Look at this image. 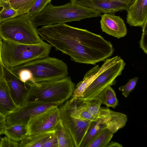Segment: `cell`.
<instances>
[{
    "label": "cell",
    "mask_w": 147,
    "mask_h": 147,
    "mask_svg": "<svg viewBox=\"0 0 147 147\" xmlns=\"http://www.w3.org/2000/svg\"><path fill=\"white\" fill-rule=\"evenodd\" d=\"M37 31L42 40L76 63L95 65L114 51L110 42L100 35L65 23L44 26Z\"/></svg>",
    "instance_id": "cell-1"
},
{
    "label": "cell",
    "mask_w": 147,
    "mask_h": 147,
    "mask_svg": "<svg viewBox=\"0 0 147 147\" xmlns=\"http://www.w3.org/2000/svg\"><path fill=\"white\" fill-rule=\"evenodd\" d=\"M77 0H71L65 4L54 6L50 2L39 12L31 17L37 27L55 24L64 23L101 16V13L94 9L82 6Z\"/></svg>",
    "instance_id": "cell-2"
},
{
    "label": "cell",
    "mask_w": 147,
    "mask_h": 147,
    "mask_svg": "<svg viewBox=\"0 0 147 147\" xmlns=\"http://www.w3.org/2000/svg\"><path fill=\"white\" fill-rule=\"evenodd\" d=\"M51 47L45 42L26 44L2 40L1 59L3 64L10 70L15 69L28 63L48 57Z\"/></svg>",
    "instance_id": "cell-3"
},
{
    "label": "cell",
    "mask_w": 147,
    "mask_h": 147,
    "mask_svg": "<svg viewBox=\"0 0 147 147\" xmlns=\"http://www.w3.org/2000/svg\"><path fill=\"white\" fill-rule=\"evenodd\" d=\"M30 84L28 102L53 103L59 106L72 96L75 88L74 83L68 76L57 80L30 83Z\"/></svg>",
    "instance_id": "cell-4"
},
{
    "label": "cell",
    "mask_w": 147,
    "mask_h": 147,
    "mask_svg": "<svg viewBox=\"0 0 147 147\" xmlns=\"http://www.w3.org/2000/svg\"><path fill=\"white\" fill-rule=\"evenodd\" d=\"M27 13L0 22V36L3 40L17 43L37 44L44 42Z\"/></svg>",
    "instance_id": "cell-5"
},
{
    "label": "cell",
    "mask_w": 147,
    "mask_h": 147,
    "mask_svg": "<svg viewBox=\"0 0 147 147\" xmlns=\"http://www.w3.org/2000/svg\"><path fill=\"white\" fill-rule=\"evenodd\" d=\"M21 69H26L31 72L34 83L61 80L68 74L66 64L53 57H48L36 60L10 70L13 71Z\"/></svg>",
    "instance_id": "cell-6"
},
{
    "label": "cell",
    "mask_w": 147,
    "mask_h": 147,
    "mask_svg": "<svg viewBox=\"0 0 147 147\" xmlns=\"http://www.w3.org/2000/svg\"><path fill=\"white\" fill-rule=\"evenodd\" d=\"M125 64L121 58L115 63L98 75L86 90L80 97H77L82 101L97 97L98 95L109 86L115 85L116 78L121 75Z\"/></svg>",
    "instance_id": "cell-7"
},
{
    "label": "cell",
    "mask_w": 147,
    "mask_h": 147,
    "mask_svg": "<svg viewBox=\"0 0 147 147\" xmlns=\"http://www.w3.org/2000/svg\"><path fill=\"white\" fill-rule=\"evenodd\" d=\"M60 105L59 109L61 121L71 137L75 147H80L92 121L74 117Z\"/></svg>",
    "instance_id": "cell-8"
},
{
    "label": "cell",
    "mask_w": 147,
    "mask_h": 147,
    "mask_svg": "<svg viewBox=\"0 0 147 147\" xmlns=\"http://www.w3.org/2000/svg\"><path fill=\"white\" fill-rule=\"evenodd\" d=\"M60 120L58 106L51 107L30 119L27 124L28 134L54 131Z\"/></svg>",
    "instance_id": "cell-9"
},
{
    "label": "cell",
    "mask_w": 147,
    "mask_h": 147,
    "mask_svg": "<svg viewBox=\"0 0 147 147\" xmlns=\"http://www.w3.org/2000/svg\"><path fill=\"white\" fill-rule=\"evenodd\" d=\"M54 106H59L55 104L28 102L6 117V126L16 124L27 125L31 118Z\"/></svg>",
    "instance_id": "cell-10"
},
{
    "label": "cell",
    "mask_w": 147,
    "mask_h": 147,
    "mask_svg": "<svg viewBox=\"0 0 147 147\" xmlns=\"http://www.w3.org/2000/svg\"><path fill=\"white\" fill-rule=\"evenodd\" d=\"M3 68L4 79L13 100L18 107L24 105L28 102L30 83L23 82L16 75L4 65Z\"/></svg>",
    "instance_id": "cell-11"
},
{
    "label": "cell",
    "mask_w": 147,
    "mask_h": 147,
    "mask_svg": "<svg viewBox=\"0 0 147 147\" xmlns=\"http://www.w3.org/2000/svg\"><path fill=\"white\" fill-rule=\"evenodd\" d=\"M134 0H77V3L104 14H114L126 10Z\"/></svg>",
    "instance_id": "cell-12"
},
{
    "label": "cell",
    "mask_w": 147,
    "mask_h": 147,
    "mask_svg": "<svg viewBox=\"0 0 147 147\" xmlns=\"http://www.w3.org/2000/svg\"><path fill=\"white\" fill-rule=\"evenodd\" d=\"M121 58L117 55L111 58L107 59L100 67L97 65L88 71L84 75L83 80L76 85L72 97H81L98 75L116 63Z\"/></svg>",
    "instance_id": "cell-13"
},
{
    "label": "cell",
    "mask_w": 147,
    "mask_h": 147,
    "mask_svg": "<svg viewBox=\"0 0 147 147\" xmlns=\"http://www.w3.org/2000/svg\"><path fill=\"white\" fill-rule=\"evenodd\" d=\"M101 28L102 31L118 38L125 36L127 29L124 20L114 14L105 13L101 16Z\"/></svg>",
    "instance_id": "cell-14"
},
{
    "label": "cell",
    "mask_w": 147,
    "mask_h": 147,
    "mask_svg": "<svg viewBox=\"0 0 147 147\" xmlns=\"http://www.w3.org/2000/svg\"><path fill=\"white\" fill-rule=\"evenodd\" d=\"M126 11V22L130 26L142 27L147 21V0H134Z\"/></svg>",
    "instance_id": "cell-15"
},
{
    "label": "cell",
    "mask_w": 147,
    "mask_h": 147,
    "mask_svg": "<svg viewBox=\"0 0 147 147\" xmlns=\"http://www.w3.org/2000/svg\"><path fill=\"white\" fill-rule=\"evenodd\" d=\"M97 118L113 134L124 127L127 121L125 115L106 108L100 107Z\"/></svg>",
    "instance_id": "cell-16"
},
{
    "label": "cell",
    "mask_w": 147,
    "mask_h": 147,
    "mask_svg": "<svg viewBox=\"0 0 147 147\" xmlns=\"http://www.w3.org/2000/svg\"><path fill=\"white\" fill-rule=\"evenodd\" d=\"M18 108L12 99L5 80L0 79V113L6 117Z\"/></svg>",
    "instance_id": "cell-17"
},
{
    "label": "cell",
    "mask_w": 147,
    "mask_h": 147,
    "mask_svg": "<svg viewBox=\"0 0 147 147\" xmlns=\"http://www.w3.org/2000/svg\"><path fill=\"white\" fill-rule=\"evenodd\" d=\"M54 132V130L28 134L23 140L18 142V147H42Z\"/></svg>",
    "instance_id": "cell-18"
},
{
    "label": "cell",
    "mask_w": 147,
    "mask_h": 147,
    "mask_svg": "<svg viewBox=\"0 0 147 147\" xmlns=\"http://www.w3.org/2000/svg\"><path fill=\"white\" fill-rule=\"evenodd\" d=\"M3 134L12 140L19 142L28 134L27 125L16 124L8 126H6Z\"/></svg>",
    "instance_id": "cell-19"
},
{
    "label": "cell",
    "mask_w": 147,
    "mask_h": 147,
    "mask_svg": "<svg viewBox=\"0 0 147 147\" xmlns=\"http://www.w3.org/2000/svg\"><path fill=\"white\" fill-rule=\"evenodd\" d=\"M105 128L106 126L102 123L101 119H98L97 121H92L82 141L80 147H88L99 133Z\"/></svg>",
    "instance_id": "cell-20"
},
{
    "label": "cell",
    "mask_w": 147,
    "mask_h": 147,
    "mask_svg": "<svg viewBox=\"0 0 147 147\" xmlns=\"http://www.w3.org/2000/svg\"><path fill=\"white\" fill-rule=\"evenodd\" d=\"M57 139L58 147H75L72 140L61 120L54 129Z\"/></svg>",
    "instance_id": "cell-21"
},
{
    "label": "cell",
    "mask_w": 147,
    "mask_h": 147,
    "mask_svg": "<svg viewBox=\"0 0 147 147\" xmlns=\"http://www.w3.org/2000/svg\"><path fill=\"white\" fill-rule=\"evenodd\" d=\"M102 104L107 107L115 109L118 105V101L114 90L111 86H109L103 90L97 96Z\"/></svg>",
    "instance_id": "cell-22"
},
{
    "label": "cell",
    "mask_w": 147,
    "mask_h": 147,
    "mask_svg": "<svg viewBox=\"0 0 147 147\" xmlns=\"http://www.w3.org/2000/svg\"><path fill=\"white\" fill-rule=\"evenodd\" d=\"M113 136L108 129H102L96 136L88 147H106Z\"/></svg>",
    "instance_id": "cell-23"
},
{
    "label": "cell",
    "mask_w": 147,
    "mask_h": 147,
    "mask_svg": "<svg viewBox=\"0 0 147 147\" xmlns=\"http://www.w3.org/2000/svg\"><path fill=\"white\" fill-rule=\"evenodd\" d=\"M77 100L89 113L98 117L102 104L99 98L96 97L82 101H79L77 99Z\"/></svg>",
    "instance_id": "cell-24"
},
{
    "label": "cell",
    "mask_w": 147,
    "mask_h": 147,
    "mask_svg": "<svg viewBox=\"0 0 147 147\" xmlns=\"http://www.w3.org/2000/svg\"><path fill=\"white\" fill-rule=\"evenodd\" d=\"M36 0H9L10 5L17 10L19 15L26 13Z\"/></svg>",
    "instance_id": "cell-25"
},
{
    "label": "cell",
    "mask_w": 147,
    "mask_h": 147,
    "mask_svg": "<svg viewBox=\"0 0 147 147\" xmlns=\"http://www.w3.org/2000/svg\"><path fill=\"white\" fill-rule=\"evenodd\" d=\"M19 15L17 10L12 7L9 2L0 3V22Z\"/></svg>",
    "instance_id": "cell-26"
},
{
    "label": "cell",
    "mask_w": 147,
    "mask_h": 147,
    "mask_svg": "<svg viewBox=\"0 0 147 147\" xmlns=\"http://www.w3.org/2000/svg\"><path fill=\"white\" fill-rule=\"evenodd\" d=\"M138 79V77H136L130 79L126 84L119 87V90L122 92V94L125 97L127 98L130 93L134 90L137 84Z\"/></svg>",
    "instance_id": "cell-27"
},
{
    "label": "cell",
    "mask_w": 147,
    "mask_h": 147,
    "mask_svg": "<svg viewBox=\"0 0 147 147\" xmlns=\"http://www.w3.org/2000/svg\"><path fill=\"white\" fill-rule=\"evenodd\" d=\"M11 71L16 75L20 79L24 82L34 83L31 72L27 69H21Z\"/></svg>",
    "instance_id": "cell-28"
},
{
    "label": "cell",
    "mask_w": 147,
    "mask_h": 147,
    "mask_svg": "<svg viewBox=\"0 0 147 147\" xmlns=\"http://www.w3.org/2000/svg\"><path fill=\"white\" fill-rule=\"evenodd\" d=\"M51 0H36L27 13L30 17L39 12Z\"/></svg>",
    "instance_id": "cell-29"
},
{
    "label": "cell",
    "mask_w": 147,
    "mask_h": 147,
    "mask_svg": "<svg viewBox=\"0 0 147 147\" xmlns=\"http://www.w3.org/2000/svg\"><path fill=\"white\" fill-rule=\"evenodd\" d=\"M147 21L146 22L142 27V34L141 38L139 42L140 48L143 50L146 54L147 53Z\"/></svg>",
    "instance_id": "cell-30"
},
{
    "label": "cell",
    "mask_w": 147,
    "mask_h": 147,
    "mask_svg": "<svg viewBox=\"0 0 147 147\" xmlns=\"http://www.w3.org/2000/svg\"><path fill=\"white\" fill-rule=\"evenodd\" d=\"M18 143L5 136L0 138V147H18Z\"/></svg>",
    "instance_id": "cell-31"
},
{
    "label": "cell",
    "mask_w": 147,
    "mask_h": 147,
    "mask_svg": "<svg viewBox=\"0 0 147 147\" xmlns=\"http://www.w3.org/2000/svg\"><path fill=\"white\" fill-rule=\"evenodd\" d=\"M42 147H58L57 139L55 132L46 141Z\"/></svg>",
    "instance_id": "cell-32"
},
{
    "label": "cell",
    "mask_w": 147,
    "mask_h": 147,
    "mask_svg": "<svg viewBox=\"0 0 147 147\" xmlns=\"http://www.w3.org/2000/svg\"><path fill=\"white\" fill-rule=\"evenodd\" d=\"M6 117L0 113V136L3 134L6 125Z\"/></svg>",
    "instance_id": "cell-33"
},
{
    "label": "cell",
    "mask_w": 147,
    "mask_h": 147,
    "mask_svg": "<svg viewBox=\"0 0 147 147\" xmlns=\"http://www.w3.org/2000/svg\"><path fill=\"white\" fill-rule=\"evenodd\" d=\"M2 39L0 36V79H4V74L3 66L1 59V52L2 49Z\"/></svg>",
    "instance_id": "cell-34"
},
{
    "label": "cell",
    "mask_w": 147,
    "mask_h": 147,
    "mask_svg": "<svg viewBox=\"0 0 147 147\" xmlns=\"http://www.w3.org/2000/svg\"><path fill=\"white\" fill-rule=\"evenodd\" d=\"M122 147L123 146L121 144L114 141H110L106 147Z\"/></svg>",
    "instance_id": "cell-35"
},
{
    "label": "cell",
    "mask_w": 147,
    "mask_h": 147,
    "mask_svg": "<svg viewBox=\"0 0 147 147\" xmlns=\"http://www.w3.org/2000/svg\"><path fill=\"white\" fill-rule=\"evenodd\" d=\"M9 0H0V3L1 2H9Z\"/></svg>",
    "instance_id": "cell-36"
},
{
    "label": "cell",
    "mask_w": 147,
    "mask_h": 147,
    "mask_svg": "<svg viewBox=\"0 0 147 147\" xmlns=\"http://www.w3.org/2000/svg\"></svg>",
    "instance_id": "cell-37"
}]
</instances>
